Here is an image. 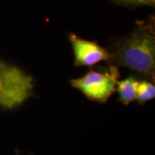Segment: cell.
<instances>
[{"label": "cell", "mask_w": 155, "mask_h": 155, "mask_svg": "<svg viewBox=\"0 0 155 155\" xmlns=\"http://www.w3.org/2000/svg\"><path fill=\"white\" fill-rule=\"evenodd\" d=\"M139 6H151L154 7L155 0H138Z\"/></svg>", "instance_id": "cell-7"}, {"label": "cell", "mask_w": 155, "mask_h": 155, "mask_svg": "<svg viewBox=\"0 0 155 155\" xmlns=\"http://www.w3.org/2000/svg\"><path fill=\"white\" fill-rule=\"evenodd\" d=\"M139 78L134 75H131L118 81L116 90L119 94V101L124 105H128L137 100V89Z\"/></svg>", "instance_id": "cell-4"}, {"label": "cell", "mask_w": 155, "mask_h": 155, "mask_svg": "<svg viewBox=\"0 0 155 155\" xmlns=\"http://www.w3.org/2000/svg\"><path fill=\"white\" fill-rule=\"evenodd\" d=\"M154 18L141 21L129 35L116 40L109 48V63L125 67L137 78L154 82L155 79Z\"/></svg>", "instance_id": "cell-1"}, {"label": "cell", "mask_w": 155, "mask_h": 155, "mask_svg": "<svg viewBox=\"0 0 155 155\" xmlns=\"http://www.w3.org/2000/svg\"><path fill=\"white\" fill-rule=\"evenodd\" d=\"M69 40L72 45L76 66L91 67L102 61L109 63L111 55L108 48L94 41L85 40L74 33L70 34Z\"/></svg>", "instance_id": "cell-3"}, {"label": "cell", "mask_w": 155, "mask_h": 155, "mask_svg": "<svg viewBox=\"0 0 155 155\" xmlns=\"http://www.w3.org/2000/svg\"><path fill=\"white\" fill-rule=\"evenodd\" d=\"M2 86H3V81L0 79V93H1L2 90Z\"/></svg>", "instance_id": "cell-8"}, {"label": "cell", "mask_w": 155, "mask_h": 155, "mask_svg": "<svg viewBox=\"0 0 155 155\" xmlns=\"http://www.w3.org/2000/svg\"><path fill=\"white\" fill-rule=\"evenodd\" d=\"M119 78L118 67L111 65L91 68L83 76L73 79L71 83L88 99L104 104L115 92Z\"/></svg>", "instance_id": "cell-2"}, {"label": "cell", "mask_w": 155, "mask_h": 155, "mask_svg": "<svg viewBox=\"0 0 155 155\" xmlns=\"http://www.w3.org/2000/svg\"><path fill=\"white\" fill-rule=\"evenodd\" d=\"M111 1L119 5L127 6L129 7H136L139 6L138 0H111Z\"/></svg>", "instance_id": "cell-6"}, {"label": "cell", "mask_w": 155, "mask_h": 155, "mask_svg": "<svg viewBox=\"0 0 155 155\" xmlns=\"http://www.w3.org/2000/svg\"><path fill=\"white\" fill-rule=\"evenodd\" d=\"M155 96V86L152 81L142 79L139 81L137 89V100L140 104L153 99Z\"/></svg>", "instance_id": "cell-5"}]
</instances>
